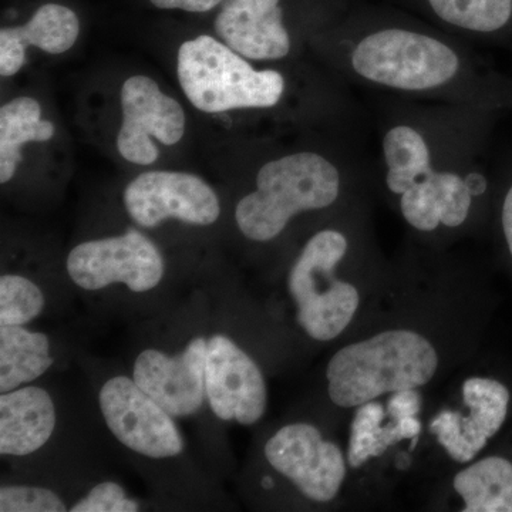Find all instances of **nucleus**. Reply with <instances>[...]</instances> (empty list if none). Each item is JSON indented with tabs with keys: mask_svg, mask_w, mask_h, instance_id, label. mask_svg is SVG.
Returning <instances> with one entry per match:
<instances>
[{
	"mask_svg": "<svg viewBox=\"0 0 512 512\" xmlns=\"http://www.w3.org/2000/svg\"><path fill=\"white\" fill-rule=\"evenodd\" d=\"M437 369L439 355L429 339L409 329L384 330L332 356L328 394L338 407H359L383 394L419 389Z\"/></svg>",
	"mask_w": 512,
	"mask_h": 512,
	"instance_id": "f257e3e1",
	"label": "nucleus"
},
{
	"mask_svg": "<svg viewBox=\"0 0 512 512\" xmlns=\"http://www.w3.org/2000/svg\"><path fill=\"white\" fill-rule=\"evenodd\" d=\"M255 190L235 208V221L249 241L269 242L302 212L325 210L338 200L340 175L312 151L288 154L262 165Z\"/></svg>",
	"mask_w": 512,
	"mask_h": 512,
	"instance_id": "f03ea898",
	"label": "nucleus"
},
{
	"mask_svg": "<svg viewBox=\"0 0 512 512\" xmlns=\"http://www.w3.org/2000/svg\"><path fill=\"white\" fill-rule=\"evenodd\" d=\"M177 76L188 101L207 114L269 109L285 92L281 73L254 69L244 56L208 35L180 46Z\"/></svg>",
	"mask_w": 512,
	"mask_h": 512,
	"instance_id": "7ed1b4c3",
	"label": "nucleus"
},
{
	"mask_svg": "<svg viewBox=\"0 0 512 512\" xmlns=\"http://www.w3.org/2000/svg\"><path fill=\"white\" fill-rule=\"evenodd\" d=\"M348 247L342 232L323 229L306 242L289 271L288 292L296 306V320L318 342L342 335L359 309L356 286L335 276Z\"/></svg>",
	"mask_w": 512,
	"mask_h": 512,
	"instance_id": "20e7f679",
	"label": "nucleus"
},
{
	"mask_svg": "<svg viewBox=\"0 0 512 512\" xmlns=\"http://www.w3.org/2000/svg\"><path fill=\"white\" fill-rule=\"evenodd\" d=\"M355 72L369 82L423 92L456 77L457 53L434 37L403 29H384L357 43L352 53Z\"/></svg>",
	"mask_w": 512,
	"mask_h": 512,
	"instance_id": "39448f33",
	"label": "nucleus"
},
{
	"mask_svg": "<svg viewBox=\"0 0 512 512\" xmlns=\"http://www.w3.org/2000/svg\"><path fill=\"white\" fill-rule=\"evenodd\" d=\"M70 281L83 291L97 292L114 285L147 293L164 281V255L143 232L128 229L121 235L90 239L76 245L66 259Z\"/></svg>",
	"mask_w": 512,
	"mask_h": 512,
	"instance_id": "423d86ee",
	"label": "nucleus"
},
{
	"mask_svg": "<svg viewBox=\"0 0 512 512\" xmlns=\"http://www.w3.org/2000/svg\"><path fill=\"white\" fill-rule=\"evenodd\" d=\"M101 417L121 446L153 461L177 460L185 441L171 416L133 377L111 376L99 390Z\"/></svg>",
	"mask_w": 512,
	"mask_h": 512,
	"instance_id": "0eeeda50",
	"label": "nucleus"
},
{
	"mask_svg": "<svg viewBox=\"0 0 512 512\" xmlns=\"http://www.w3.org/2000/svg\"><path fill=\"white\" fill-rule=\"evenodd\" d=\"M128 217L138 227L157 228L167 221L210 227L221 215L217 192L198 175L183 171H147L123 194Z\"/></svg>",
	"mask_w": 512,
	"mask_h": 512,
	"instance_id": "6e6552de",
	"label": "nucleus"
},
{
	"mask_svg": "<svg viewBox=\"0 0 512 512\" xmlns=\"http://www.w3.org/2000/svg\"><path fill=\"white\" fill-rule=\"evenodd\" d=\"M264 454L269 466L313 503L335 500L348 473L338 444L309 423L286 424L266 441Z\"/></svg>",
	"mask_w": 512,
	"mask_h": 512,
	"instance_id": "1a4fd4ad",
	"label": "nucleus"
},
{
	"mask_svg": "<svg viewBox=\"0 0 512 512\" xmlns=\"http://www.w3.org/2000/svg\"><path fill=\"white\" fill-rule=\"evenodd\" d=\"M120 104L123 120L117 150L128 163H156L158 148L154 140L175 146L184 137L187 117L183 106L161 92L156 80L141 74L130 77L121 87Z\"/></svg>",
	"mask_w": 512,
	"mask_h": 512,
	"instance_id": "9d476101",
	"label": "nucleus"
},
{
	"mask_svg": "<svg viewBox=\"0 0 512 512\" xmlns=\"http://www.w3.org/2000/svg\"><path fill=\"white\" fill-rule=\"evenodd\" d=\"M205 394L214 416L227 423L254 426L265 416L268 386L264 373L227 333L208 338Z\"/></svg>",
	"mask_w": 512,
	"mask_h": 512,
	"instance_id": "9b49d317",
	"label": "nucleus"
},
{
	"mask_svg": "<svg viewBox=\"0 0 512 512\" xmlns=\"http://www.w3.org/2000/svg\"><path fill=\"white\" fill-rule=\"evenodd\" d=\"M208 339L195 335L170 353L156 346L143 349L133 362L131 377L175 419L201 412L207 403L205 365Z\"/></svg>",
	"mask_w": 512,
	"mask_h": 512,
	"instance_id": "f8f14e48",
	"label": "nucleus"
},
{
	"mask_svg": "<svg viewBox=\"0 0 512 512\" xmlns=\"http://www.w3.org/2000/svg\"><path fill=\"white\" fill-rule=\"evenodd\" d=\"M510 399V390L498 380L470 377L463 384L468 413L444 410L431 420V434L454 461L468 463L503 427Z\"/></svg>",
	"mask_w": 512,
	"mask_h": 512,
	"instance_id": "ddd939ff",
	"label": "nucleus"
},
{
	"mask_svg": "<svg viewBox=\"0 0 512 512\" xmlns=\"http://www.w3.org/2000/svg\"><path fill=\"white\" fill-rule=\"evenodd\" d=\"M281 0H224L215 19L221 42L248 60H279L291 52Z\"/></svg>",
	"mask_w": 512,
	"mask_h": 512,
	"instance_id": "4468645a",
	"label": "nucleus"
},
{
	"mask_svg": "<svg viewBox=\"0 0 512 512\" xmlns=\"http://www.w3.org/2000/svg\"><path fill=\"white\" fill-rule=\"evenodd\" d=\"M404 220L423 232L440 224L456 228L466 222L473 205L474 190L463 177L427 167L414 177L400 195Z\"/></svg>",
	"mask_w": 512,
	"mask_h": 512,
	"instance_id": "2eb2a0df",
	"label": "nucleus"
},
{
	"mask_svg": "<svg viewBox=\"0 0 512 512\" xmlns=\"http://www.w3.org/2000/svg\"><path fill=\"white\" fill-rule=\"evenodd\" d=\"M57 410L52 394L26 384L0 394V454L28 457L42 450L55 434Z\"/></svg>",
	"mask_w": 512,
	"mask_h": 512,
	"instance_id": "dca6fc26",
	"label": "nucleus"
},
{
	"mask_svg": "<svg viewBox=\"0 0 512 512\" xmlns=\"http://www.w3.org/2000/svg\"><path fill=\"white\" fill-rule=\"evenodd\" d=\"M80 22L67 6L46 3L28 23L0 30V74L12 77L26 63V49L35 46L49 55H62L76 45Z\"/></svg>",
	"mask_w": 512,
	"mask_h": 512,
	"instance_id": "f3484780",
	"label": "nucleus"
},
{
	"mask_svg": "<svg viewBox=\"0 0 512 512\" xmlns=\"http://www.w3.org/2000/svg\"><path fill=\"white\" fill-rule=\"evenodd\" d=\"M52 340L26 326L0 325V393L39 380L55 365Z\"/></svg>",
	"mask_w": 512,
	"mask_h": 512,
	"instance_id": "a211bd4d",
	"label": "nucleus"
},
{
	"mask_svg": "<svg viewBox=\"0 0 512 512\" xmlns=\"http://www.w3.org/2000/svg\"><path fill=\"white\" fill-rule=\"evenodd\" d=\"M55 124L42 119V106L33 97H16L0 109V183L8 184L19 164L22 147L55 137Z\"/></svg>",
	"mask_w": 512,
	"mask_h": 512,
	"instance_id": "6ab92c4d",
	"label": "nucleus"
},
{
	"mask_svg": "<svg viewBox=\"0 0 512 512\" xmlns=\"http://www.w3.org/2000/svg\"><path fill=\"white\" fill-rule=\"evenodd\" d=\"M454 490L463 498L464 512H512V463L487 457L454 477Z\"/></svg>",
	"mask_w": 512,
	"mask_h": 512,
	"instance_id": "aec40b11",
	"label": "nucleus"
},
{
	"mask_svg": "<svg viewBox=\"0 0 512 512\" xmlns=\"http://www.w3.org/2000/svg\"><path fill=\"white\" fill-rule=\"evenodd\" d=\"M383 157L387 165V187L396 195H402L413 178L431 165L426 140L410 126L387 131L383 138Z\"/></svg>",
	"mask_w": 512,
	"mask_h": 512,
	"instance_id": "412c9836",
	"label": "nucleus"
},
{
	"mask_svg": "<svg viewBox=\"0 0 512 512\" xmlns=\"http://www.w3.org/2000/svg\"><path fill=\"white\" fill-rule=\"evenodd\" d=\"M386 417L380 403L369 402L357 407L355 419L350 427L348 463L352 468L365 466L372 458L386 453L387 448L399 443L400 436L396 423L384 426Z\"/></svg>",
	"mask_w": 512,
	"mask_h": 512,
	"instance_id": "4be33fe9",
	"label": "nucleus"
},
{
	"mask_svg": "<svg viewBox=\"0 0 512 512\" xmlns=\"http://www.w3.org/2000/svg\"><path fill=\"white\" fill-rule=\"evenodd\" d=\"M444 22L470 32L494 35L510 28L512 0H429Z\"/></svg>",
	"mask_w": 512,
	"mask_h": 512,
	"instance_id": "5701e85b",
	"label": "nucleus"
},
{
	"mask_svg": "<svg viewBox=\"0 0 512 512\" xmlns=\"http://www.w3.org/2000/svg\"><path fill=\"white\" fill-rule=\"evenodd\" d=\"M42 288L32 279L19 274L0 278V325L26 326L45 311Z\"/></svg>",
	"mask_w": 512,
	"mask_h": 512,
	"instance_id": "b1692460",
	"label": "nucleus"
},
{
	"mask_svg": "<svg viewBox=\"0 0 512 512\" xmlns=\"http://www.w3.org/2000/svg\"><path fill=\"white\" fill-rule=\"evenodd\" d=\"M69 505L62 495L42 485L3 484L0 512H66Z\"/></svg>",
	"mask_w": 512,
	"mask_h": 512,
	"instance_id": "393cba45",
	"label": "nucleus"
},
{
	"mask_svg": "<svg viewBox=\"0 0 512 512\" xmlns=\"http://www.w3.org/2000/svg\"><path fill=\"white\" fill-rule=\"evenodd\" d=\"M141 504L116 481H101L70 505L72 512H136Z\"/></svg>",
	"mask_w": 512,
	"mask_h": 512,
	"instance_id": "a878e982",
	"label": "nucleus"
},
{
	"mask_svg": "<svg viewBox=\"0 0 512 512\" xmlns=\"http://www.w3.org/2000/svg\"><path fill=\"white\" fill-rule=\"evenodd\" d=\"M421 409V396L417 389L402 390L393 393L387 403V413L392 420L417 417Z\"/></svg>",
	"mask_w": 512,
	"mask_h": 512,
	"instance_id": "bb28decb",
	"label": "nucleus"
},
{
	"mask_svg": "<svg viewBox=\"0 0 512 512\" xmlns=\"http://www.w3.org/2000/svg\"><path fill=\"white\" fill-rule=\"evenodd\" d=\"M158 9H178L184 12L205 13L217 8L224 0H150Z\"/></svg>",
	"mask_w": 512,
	"mask_h": 512,
	"instance_id": "cd10ccee",
	"label": "nucleus"
},
{
	"mask_svg": "<svg viewBox=\"0 0 512 512\" xmlns=\"http://www.w3.org/2000/svg\"><path fill=\"white\" fill-rule=\"evenodd\" d=\"M501 227H503L505 242L512 259V181L508 190L505 191L503 207H501Z\"/></svg>",
	"mask_w": 512,
	"mask_h": 512,
	"instance_id": "c85d7f7f",
	"label": "nucleus"
}]
</instances>
